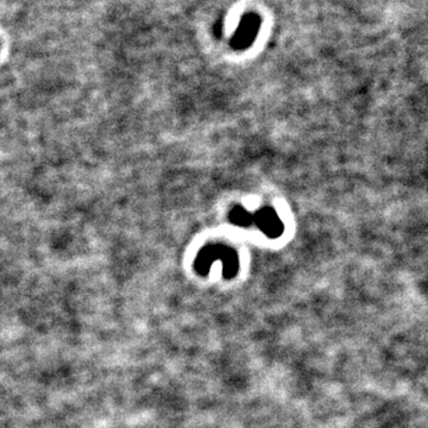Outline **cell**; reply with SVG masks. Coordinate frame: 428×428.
<instances>
[{"label":"cell","mask_w":428,"mask_h":428,"mask_svg":"<svg viewBox=\"0 0 428 428\" xmlns=\"http://www.w3.org/2000/svg\"><path fill=\"white\" fill-rule=\"evenodd\" d=\"M215 260H220L223 265V275L225 278H232L235 277L237 271L240 270V260L235 253V250L222 247V245H213L204 249L197 260H195V269L197 274H202L205 276L210 273L211 265H213Z\"/></svg>","instance_id":"1"},{"label":"cell","mask_w":428,"mask_h":428,"mask_svg":"<svg viewBox=\"0 0 428 428\" xmlns=\"http://www.w3.org/2000/svg\"><path fill=\"white\" fill-rule=\"evenodd\" d=\"M260 18L256 13H248L245 15L240 26L235 30V35L232 37L231 46L235 49L243 51L251 46L257 35L260 33Z\"/></svg>","instance_id":"2"},{"label":"cell","mask_w":428,"mask_h":428,"mask_svg":"<svg viewBox=\"0 0 428 428\" xmlns=\"http://www.w3.org/2000/svg\"><path fill=\"white\" fill-rule=\"evenodd\" d=\"M253 222L260 231L270 238H278L283 232V224L273 208H262L253 215Z\"/></svg>","instance_id":"3"},{"label":"cell","mask_w":428,"mask_h":428,"mask_svg":"<svg viewBox=\"0 0 428 428\" xmlns=\"http://www.w3.org/2000/svg\"><path fill=\"white\" fill-rule=\"evenodd\" d=\"M230 222L240 226H249L253 223V215L243 207H235L230 213Z\"/></svg>","instance_id":"4"}]
</instances>
